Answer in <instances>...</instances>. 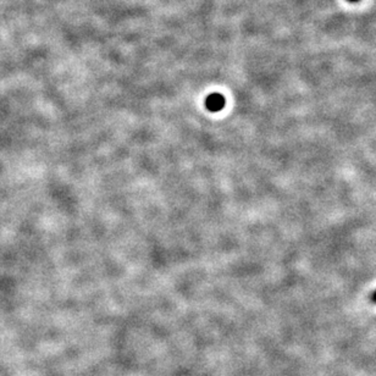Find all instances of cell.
I'll list each match as a JSON object with an SVG mask.
<instances>
[{
	"label": "cell",
	"instance_id": "6da1fadb",
	"mask_svg": "<svg viewBox=\"0 0 376 376\" xmlns=\"http://www.w3.org/2000/svg\"><path fill=\"white\" fill-rule=\"evenodd\" d=\"M205 105L210 111H220L225 105V98L220 94H211L207 98Z\"/></svg>",
	"mask_w": 376,
	"mask_h": 376
},
{
	"label": "cell",
	"instance_id": "3957f363",
	"mask_svg": "<svg viewBox=\"0 0 376 376\" xmlns=\"http://www.w3.org/2000/svg\"><path fill=\"white\" fill-rule=\"evenodd\" d=\"M349 2H358V0H349Z\"/></svg>",
	"mask_w": 376,
	"mask_h": 376
},
{
	"label": "cell",
	"instance_id": "7a4b0ae2",
	"mask_svg": "<svg viewBox=\"0 0 376 376\" xmlns=\"http://www.w3.org/2000/svg\"><path fill=\"white\" fill-rule=\"evenodd\" d=\"M371 301L374 302V303H376V291L374 292V293L371 294Z\"/></svg>",
	"mask_w": 376,
	"mask_h": 376
}]
</instances>
